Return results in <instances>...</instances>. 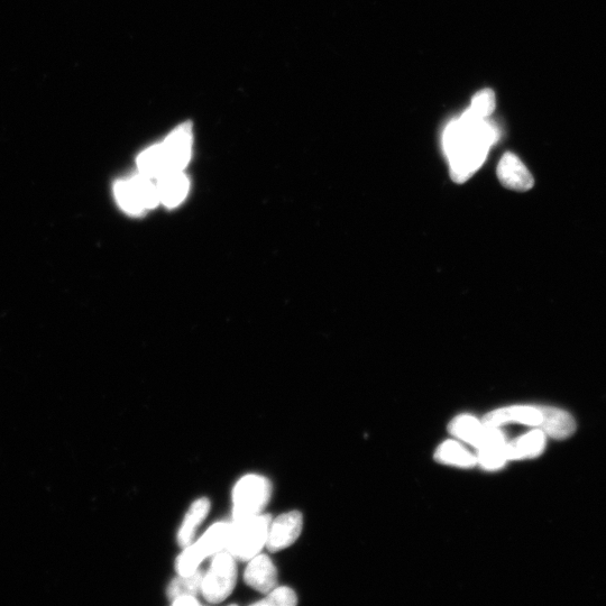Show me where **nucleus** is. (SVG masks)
Here are the masks:
<instances>
[{
  "instance_id": "obj_4",
  "label": "nucleus",
  "mask_w": 606,
  "mask_h": 606,
  "mask_svg": "<svg viewBox=\"0 0 606 606\" xmlns=\"http://www.w3.org/2000/svg\"><path fill=\"white\" fill-rule=\"evenodd\" d=\"M272 495L271 482L266 477L249 474L238 481L233 490V522L259 516Z\"/></svg>"
},
{
  "instance_id": "obj_18",
  "label": "nucleus",
  "mask_w": 606,
  "mask_h": 606,
  "mask_svg": "<svg viewBox=\"0 0 606 606\" xmlns=\"http://www.w3.org/2000/svg\"><path fill=\"white\" fill-rule=\"evenodd\" d=\"M205 573L201 569L190 576H180L173 580L168 587V596L170 600H176L183 595L197 596L201 593L202 580Z\"/></svg>"
},
{
  "instance_id": "obj_9",
  "label": "nucleus",
  "mask_w": 606,
  "mask_h": 606,
  "mask_svg": "<svg viewBox=\"0 0 606 606\" xmlns=\"http://www.w3.org/2000/svg\"><path fill=\"white\" fill-rule=\"evenodd\" d=\"M303 526L302 514L290 511L271 522L265 547L272 553L280 552L296 543Z\"/></svg>"
},
{
  "instance_id": "obj_11",
  "label": "nucleus",
  "mask_w": 606,
  "mask_h": 606,
  "mask_svg": "<svg viewBox=\"0 0 606 606\" xmlns=\"http://www.w3.org/2000/svg\"><path fill=\"white\" fill-rule=\"evenodd\" d=\"M498 178L504 188L526 192L535 186V179L516 154L505 153L498 165Z\"/></svg>"
},
{
  "instance_id": "obj_19",
  "label": "nucleus",
  "mask_w": 606,
  "mask_h": 606,
  "mask_svg": "<svg viewBox=\"0 0 606 606\" xmlns=\"http://www.w3.org/2000/svg\"><path fill=\"white\" fill-rule=\"evenodd\" d=\"M507 444L503 445H492L486 446L481 449H477V464L481 465L483 470L486 471H498L509 462L507 456Z\"/></svg>"
},
{
  "instance_id": "obj_7",
  "label": "nucleus",
  "mask_w": 606,
  "mask_h": 606,
  "mask_svg": "<svg viewBox=\"0 0 606 606\" xmlns=\"http://www.w3.org/2000/svg\"><path fill=\"white\" fill-rule=\"evenodd\" d=\"M114 192L118 205L132 215L142 214L145 210L158 206L160 202L156 182L142 173L118 181Z\"/></svg>"
},
{
  "instance_id": "obj_13",
  "label": "nucleus",
  "mask_w": 606,
  "mask_h": 606,
  "mask_svg": "<svg viewBox=\"0 0 606 606\" xmlns=\"http://www.w3.org/2000/svg\"><path fill=\"white\" fill-rule=\"evenodd\" d=\"M160 202L169 208L177 207L188 195L189 180L182 171L170 172L156 179Z\"/></svg>"
},
{
  "instance_id": "obj_10",
  "label": "nucleus",
  "mask_w": 606,
  "mask_h": 606,
  "mask_svg": "<svg viewBox=\"0 0 606 606\" xmlns=\"http://www.w3.org/2000/svg\"><path fill=\"white\" fill-rule=\"evenodd\" d=\"M543 420V407L541 406H511L488 413L482 421L484 424L493 427L521 424L540 428Z\"/></svg>"
},
{
  "instance_id": "obj_12",
  "label": "nucleus",
  "mask_w": 606,
  "mask_h": 606,
  "mask_svg": "<svg viewBox=\"0 0 606 606\" xmlns=\"http://www.w3.org/2000/svg\"><path fill=\"white\" fill-rule=\"evenodd\" d=\"M244 581L257 592L268 594L277 587V567L269 556L256 555L245 569Z\"/></svg>"
},
{
  "instance_id": "obj_22",
  "label": "nucleus",
  "mask_w": 606,
  "mask_h": 606,
  "mask_svg": "<svg viewBox=\"0 0 606 606\" xmlns=\"http://www.w3.org/2000/svg\"><path fill=\"white\" fill-rule=\"evenodd\" d=\"M200 602L196 599V596H190V595H183L180 596V598L173 600L172 601V605H178V606H183V605H199Z\"/></svg>"
},
{
  "instance_id": "obj_21",
  "label": "nucleus",
  "mask_w": 606,
  "mask_h": 606,
  "mask_svg": "<svg viewBox=\"0 0 606 606\" xmlns=\"http://www.w3.org/2000/svg\"><path fill=\"white\" fill-rule=\"evenodd\" d=\"M298 604V598L295 591L291 590L290 587L282 586L275 587L266 598L262 601L256 602L255 605H283V606H295Z\"/></svg>"
},
{
  "instance_id": "obj_6",
  "label": "nucleus",
  "mask_w": 606,
  "mask_h": 606,
  "mask_svg": "<svg viewBox=\"0 0 606 606\" xmlns=\"http://www.w3.org/2000/svg\"><path fill=\"white\" fill-rule=\"evenodd\" d=\"M236 582V559L223 550L215 555L213 563L204 575L201 594L211 604L222 603L233 593Z\"/></svg>"
},
{
  "instance_id": "obj_15",
  "label": "nucleus",
  "mask_w": 606,
  "mask_h": 606,
  "mask_svg": "<svg viewBox=\"0 0 606 606\" xmlns=\"http://www.w3.org/2000/svg\"><path fill=\"white\" fill-rule=\"evenodd\" d=\"M543 407L544 420L540 428L547 437L564 440L571 437L576 431V422L568 412L554 408Z\"/></svg>"
},
{
  "instance_id": "obj_1",
  "label": "nucleus",
  "mask_w": 606,
  "mask_h": 606,
  "mask_svg": "<svg viewBox=\"0 0 606 606\" xmlns=\"http://www.w3.org/2000/svg\"><path fill=\"white\" fill-rule=\"evenodd\" d=\"M497 139L494 126L468 109L461 118L449 124L444 134V150L453 181L464 183L470 179L482 167Z\"/></svg>"
},
{
  "instance_id": "obj_8",
  "label": "nucleus",
  "mask_w": 606,
  "mask_h": 606,
  "mask_svg": "<svg viewBox=\"0 0 606 606\" xmlns=\"http://www.w3.org/2000/svg\"><path fill=\"white\" fill-rule=\"evenodd\" d=\"M448 430L454 437L476 449L508 443L500 427L486 425L483 421L470 415L456 417L449 424Z\"/></svg>"
},
{
  "instance_id": "obj_5",
  "label": "nucleus",
  "mask_w": 606,
  "mask_h": 606,
  "mask_svg": "<svg viewBox=\"0 0 606 606\" xmlns=\"http://www.w3.org/2000/svg\"><path fill=\"white\" fill-rule=\"evenodd\" d=\"M229 530H231V523L217 522L205 532V535H202L196 544L186 547L176 560L178 574L190 576L197 571L202 560L223 552Z\"/></svg>"
},
{
  "instance_id": "obj_16",
  "label": "nucleus",
  "mask_w": 606,
  "mask_h": 606,
  "mask_svg": "<svg viewBox=\"0 0 606 606\" xmlns=\"http://www.w3.org/2000/svg\"><path fill=\"white\" fill-rule=\"evenodd\" d=\"M210 511V501L207 498L196 500L183 520L178 534V543L182 548L192 544L197 528L207 518Z\"/></svg>"
},
{
  "instance_id": "obj_20",
  "label": "nucleus",
  "mask_w": 606,
  "mask_h": 606,
  "mask_svg": "<svg viewBox=\"0 0 606 606\" xmlns=\"http://www.w3.org/2000/svg\"><path fill=\"white\" fill-rule=\"evenodd\" d=\"M497 106V99L492 89H483L472 99L470 112L479 118L486 119L492 115Z\"/></svg>"
},
{
  "instance_id": "obj_17",
  "label": "nucleus",
  "mask_w": 606,
  "mask_h": 606,
  "mask_svg": "<svg viewBox=\"0 0 606 606\" xmlns=\"http://www.w3.org/2000/svg\"><path fill=\"white\" fill-rule=\"evenodd\" d=\"M435 459L440 464L451 465L461 468H472L477 464L476 456L467 451L455 440L439 445L435 453Z\"/></svg>"
},
{
  "instance_id": "obj_2",
  "label": "nucleus",
  "mask_w": 606,
  "mask_h": 606,
  "mask_svg": "<svg viewBox=\"0 0 606 606\" xmlns=\"http://www.w3.org/2000/svg\"><path fill=\"white\" fill-rule=\"evenodd\" d=\"M192 128L186 123L177 128L162 144L145 150L137 159L144 176L159 179L164 174L182 171L191 156Z\"/></svg>"
},
{
  "instance_id": "obj_14",
  "label": "nucleus",
  "mask_w": 606,
  "mask_h": 606,
  "mask_svg": "<svg viewBox=\"0 0 606 606\" xmlns=\"http://www.w3.org/2000/svg\"><path fill=\"white\" fill-rule=\"evenodd\" d=\"M546 442L547 436L544 431L539 428L534 429L507 444L508 459L519 461V459L536 458L544 453Z\"/></svg>"
},
{
  "instance_id": "obj_3",
  "label": "nucleus",
  "mask_w": 606,
  "mask_h": 606,
  "mask_svg": "<svg viewBox=\"0 0 606 606\" xmlns=\"http://www.w3.org/2000/svg\"><path fill=\"white\" fill-rule=\"evenodd\" d=\"M271 522V516L262 513L240 522H232L226 552L240 562H250L265 546Z\"/></svg>"
}]
</instances>
